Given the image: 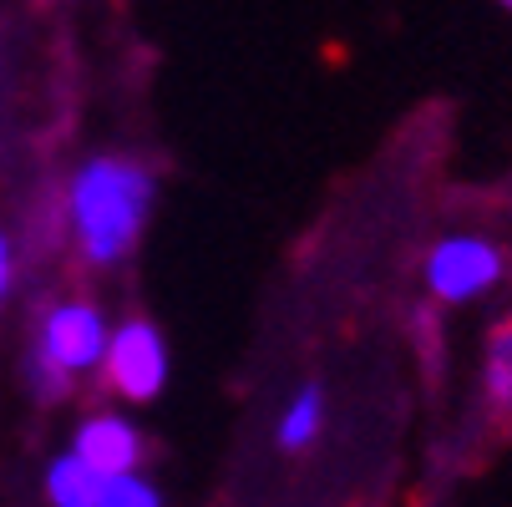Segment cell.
Segmentation results:
<instances>
[{"label":"cell","instance_id":"obj_1","mask_svg":"<svg viewBox=\"0 0 512 507\" xmlns=\"http://www.w3.org/2000/svg\"><path fill=\"white\" fill-rule=\"evenodd\" d=\"M153 178L127 158H92L71 178V224L92 264H117L148 219Z\"/></svg>","mask_w":512,"mask_h":507},{"label":"cell","instance_id":"obj_2","mask_svg":"<svg viewBox=\"0 0 512 507\" xmlns=\"http://www.w3.org/2000/svg\"><path fill=\"white\" fill-rule=\"evenodd\" d=\"M107 320L82 305V300H66L41 320L36 350H31V386L41 396H61L71 376H82L92 366L107 360Z\"/></svg>","mask_w":512,"mask_h":507},{"label":"cell","instance_id":"obj_3","mask_svg":"<svg viewBox=\"0 0 512 507\" xmlns=\"http://www.w3.org/2000/svg\"><path fill=\"white\" fill-rule=\"evenodd\" d=\"M102 371H107V386L127 401H153L168 381V345L163 335L148 325V320H127L112 330L107 340V360H102Z\"/></svg>","mask_w":512,"mask_h":507},{"label":"cell","instance_id":"obj_4","mask_svg":"<svg viewBox=\"0 0 512 507\" xmlns=\"http://www.w3.org/2000/svg\"><path fill=\"white\" fill-rule=\"evenodd\" d=\"M497 279H502V254L487 239H472V234L442 239L426 259V284L442 300H477Z\"/></svg>","mask_w":512,"mask_h":507},{"label":"cell","instance_id":"obj_5","mask_svg":"<svg viewBox=\"0 0 512 507\" xmlns=\"http://www.w3.org/2000/svg\"><path fill=\"white\" fill-rule=\"evenodd\" d=\"M77 452L97 477H132L137 462H142V437H137V426L122 421V416H87L82 431H77Z\"/></svg>","mask_w":512,"mask_h":507},{"label":"cell","instance_id":"obj_6","mask_svg":"<svg viewBox=\"0 0 512 507\" xmlns=\"http://www.w3.org/2000/svg\"><path fill=\"white\" fill-rule=\"evenodd\" d=\"M102 487H107V477H97L77 452L56 457L51 472H46V497L56 507H102Z\"/></svg>","mask_w":512,"mask_h":507},{"label":"cell","instance_id":"obj_7","mask_svg":"<svg viewBox=\"0 0 512 507\" xmlns=\"http://www.w3.org/2000/svg\"><path fill=\"white\" fill-rule=\"evenodd\" d=\"M487 401L502 421H512V320L487 340Z\"/></svg>","mask_w":512,"mask_h":507},{"label":"cell","instance_id":"obj_8","mask_svg":"<svg viewBox=\"0 0 512 507\" xmlns=\"http://www.w3.org/2000/svg\"><path fill=\"white\" fill-rule=\"evenodd\" d=\"M320 416H325L320 391H300L295 401H289V411L279 416V447H289V452L310 447V442H315V431H320Z\"/></svg>","mask_w":512,"mask_h":507},{"label":"cell","instance_id":"obj_9","mask_svg":"<svg viewBox=\"0 0 512 507\" xmlns=\"http://www.w3.org/2000/svg\"><path fill=\"white\" fill-rule=\"evenodd\" d=\"M102 507H163V497H158L153 482H142V477L132 472V477H107Z\"/></svg>","mask_w":512,"mask_h":507},{"label":"cell","instance_id":"obj_10","mask_svg":"<svg viewBox=\"0 0 512 507\" xmlns=\"http://www.w3.org/2000/svg\"><path fill=\"white\" fill-rule=\"evenodd\" d=\"M11 279H16V259H11V244H6V234H0V300L11 295Z\"/></svg>","mask_w":512,"mask_h":507}]
</instances>
